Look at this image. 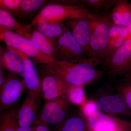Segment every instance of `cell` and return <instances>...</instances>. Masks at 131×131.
<instances>
[{"label":"cell","instance_id":"3957f363","mask_svg":"<svg viewBox=\"0 0 131 131\" xmlns=\"http://www.w3.org/2000/svg\"><path fill=\"white\" fill-rule=\"evenodd\" d=\"M0 27L1 40L5 42L7 46L24 52L35 63L44 65L54 62L30 40L7 28Z\"/></svg>","mask_w":131,"mask_h":131},{"label":"cell","instance_id":"ac0fdd59","mask_svg":"<svg viewBox=\"0 0 131 131\" xmlns=\"http://www.w3.org/2000/svg\"><path fill=\"white\" fill-rule=\"evenodd\" d=\"M0 26L15 32H30L31 30L29 24L20 23L11 13L4 9H0Z\"/></svg>","mask_w":131,"mask_h":131},{"label":"cell","instance_id":"f1b7e54d","mask_svg":"<svg viewBox=\"0 0 131 131\" xmlns=\"http://www.w3.org/2000/svg\"><path fill=\"white\" fill-rule=\"evenodd\" d=\"M81 106L82 114L87 119L92 114L98 112V109L99 108L97 103L88 100H87Z\"/></svg>","mask_w":131,"mask_h":131},{"label":"cell","instance_id":"277c9868","mask_svg":"<svg viewBox=\"0 0 131 131\" xmlns=\"http://www.w3.org/2000/svg\"><path fill=\"white\" fill-rule=\"evenodd\" d=\"M113 25L110 17V12L103 13L96 16L90 41L91 59L101 64L102 58L109 41L110 28Z\"/></svg>","mask_w":131,"mask_h":131},{"label":"cell","instance_id":"1f68e13d","mask_svg":"<svg viewBox=\"0 0 131 131\" xmlns=\"http://www.w3.org/2000/svg\"><path fill=\"white\" fill-rule=\"evenodd\" d=\"M119 131H131V122L123 121L122 127Z\"/></svg>","mask_w":131,"mask_h":131},{"label":"cell","instance_id":"ffe728a7","mask_svg":"<svg viewBox=\"0 0 131 131\" xmlns=\"http://www.w3.org/2000/svg\"><path fill=\"white\" fill-rule=\"evenodd\" d=\"M47 1L43 0H22L18 8L12 15L19 19L25 18L41 8Z\"/></svg>","mask_w":131,"mask_h":131},{"label":"cell","instance_id":"e0dca14e","mask_svg":"<svg viewBox=\"0 0 131 131\" xmlns=\"http://www.w3.org/2000/svg\"><path fill=\"white\" fill-rule=\"evenodd\" d=\"M35 28L45 37L52 39H57L65 31L66 26L64 22L53 24L49 23L42 19L38 23Z\"/></svg>","mask_w":131,"mask_h":131},{"label":"cell","instance_id":"8d00e7d4","mask_svg":"<svg viewBox=\"0 0 131 131\" xmlns=\"http://www.w3.org/2000/svg\"></svg>","mask_w":131,"mask_h":131},{"label":"cell","instance_id":"d6a6232c","mask_svg":"<svg viewBox=\"0 0 131 131\" xmlns=\"http://www.w3.org/2000/svg\"><path fill=\"white\" fill-rule=\"evenodd\" d=\"M2 67L1 66V69H0V86H1L3 82L4 81L5 79V75H4V73L3 71Z\"/></svg>","mask_w":131,"mask_h":131},{"label":"cell","instance_id":"30bf717a","mask_svg":"<svg viewBox=\"0 0 131 131\" xmlns=\"http://www.w3.org/2000/svg\"><path fill=\"white\" fill-rule=\"evenodd\" d=\"M45 74L40 80V94L46 102L66 96L72 86L58 77Z\"/></svg>","mask_w":131,"mask_h":131},{"label":"cell","instance_id":"d590c367","mask_svg":"<svg viewBox=\"0 0 131 131\" xmlns=\"http://www.w3.org/2000/svg\"><path fill=\"white\" fill-rule=\"evenodd\" d=\"M125 78H131V74H129L127 75L125 77Z\"/></svg>","mask_w":131,"mask_h":131},{"label":"cell","instance_id":"44dd1931","mask_svg":"<svg viewBox=\"0 0 131 131\" xmlns=\"http://www.w3.org/2000/svg\"><path fill=\"white\" fill-rule=\"evenodd\" d=\"M118 0H81L84 5L95 16L103 13L110 12Z\"/></svg>","mask_w":131,"mask_h":131},{"label":"cell","instance_id":"4316f807","mask_svg":"<svg viewBox=\"0 0 131 131\" xmlns=\"http://www.w3.org/2000/svg\"><path fill=\"white\" fill-rule=\"evenodd\" d=\"M129 37V30L126 27L114 25L111 27L109 32V39L118 37H122L126 39Z\"/></svg>","mask_w":131,"mask_h":131},{"label":"cell","instance_id":"4dcf8cb0","mask_svg":"<svg viewBox=\"0 0 131 131\" xmlns=\"http://www.w3.org/2000/svg\"><path fill=\"white\" fill-rule=\"evenodd\" d=\"M33 131H50L46 125L37 124L32 127Z\"/></svg>","mask_w":131,"mask_h":131},{"label":"cell","instance_id":"d6986e66","mask_svg":"<svg viewBox=\"0 0 131 131\" xmlns=\"http://www.w3.org/2000/svg\"><path fill=\"white\" fill-rule=\"evenodd\" d=\"M82 114L71 115L64 121L59 131H90Z\"/></svg>","mask_w":131,"mask_h":131},{"label":"cell","instance_id":"6da1fadb","mask_svg":"<svg viewBox=\"0 0 131 131\" xmlns=\"http://www.w3.org/2000/svg\"><path fill=\"white\" fill-rule=\"evenodd\" d=\"M100 64L89 58L70 61H60L42 65L46 74L55 75L71 86L83 87L92 83L104 74L102 70L97 69Z\"/></svg>","mask_w":131,"mask_h":131},{"label":"cell","instance_id":"836d02e7","mask_svg":"<svg viewBox=\"0 0 131 131\" xmlns=\"http://www.w3.org/2000/svg\"><path fill=\"white\" fill-rule=\"evenodd\" d=\"M17 131H33V129L32 127H19Z\"/></svg>","mask_w":131,"mask_h":131},{"label":"cell","instance_id":"8fae6325","mask_svg":"<svg viewBox=\"0 0 131 131\" xmlns=\"http://www.w3.org/2000/svg\"><path fill=\"white\" fill-rule=\"evenodd\" d=\"M13 48L18 53L23 61V80L28 93L39 97L40 94V80L33 61L24 52Z\"/></svg>","mask_w":131,"mask_h":131},{"label":"cell","instance_id":"52a82bcc","mask_svg":"<svg viewBox=\"0 0 131 131\" xmlns=\"http://www.w3.org/2000/svg\"><path fill=\"white\" fill-rule=\"evenodd\" d=\"M70 102L67 99L62 98L46 102L35 122L37 124L57 125L67 118L69 110Z\"/></svg>","mask_w":131,"mask_h":131},{"label":"cell","instance_id":"cb8c5ba5","mask_svg":"<svg viewBox=\"0 0 131 131\" xmlns=\"http://www.w3.org/2000/svg\"><path fill=\"white\" fill-rule=\"evenodd\" d=\"M67 99L70 103L81 106L87 100L83 87H71L66 95Z\"/></svg>","mask_w":131,"mask_h":131},{"label":"cell","instance_id":"8992f818","mask_svg":"<svg viewBox=\"0 0 131 131\" xmlns=\"http://www.w3.org/2000/svg\"><path fill=\"white\" fill-rule=\"evenodd\" d=\"M96 21V16L95 19L79 18L64 21L78 43L83 49L88 58L91 59L90 39Z\"/></svg>","mask_w":131,"mask_h":131},{"label":"cell","instance_id":"9a60e30c","mask_svg":"<svg viewBox=\"0 0 131 131\" xmlns=\"http://www.w3.org/2000/svg\"><path fill=\"white\" fill-rule=\"evenodd\" d=\"M1 66L14 74L23 77L24 68L22 59L17 52L10 46L1 50Z\"/></svg>","mask_w":131,"mask_h":131},{"label":"cell","instance_id":"d4e9b609","mask_svg":"<svg viewBox=\"0 0 131 131\" xmlns=\"http://www.w3.org/2000/svg\"><path fill=\"white\" fill-rule=\"evenodd\" d=\"M128 1L118 0L110 12V17L113 25L122 26V16Z\"/></svg>","mask_w":131,"mask_h":131},{"label":"cell","instance_id":"7a4b0ae2","mask_svg":"<svg viewBox=\"0 0 131 131\" xmlns=\"http://www.w3.org/2000/svg\"><path fill=\"white\" fill-rule=\"evenodd\" d=\"M82 18L95 19L96 16L83 5L51 4L44 7L29 25L32 29L42 19L49 23L58 24L65 20Z\"/></svg>","mask_w":131,"mask_h":131},{"label":"cell","instance_id":"5bb4252c","mask_svg":"<svg viewBox=\"0 0 131 131\" xmlns=\"http://www.w3.org/2000/svg\"><path fill=\"white\" fill-rule=\"evenodd\" d=\"M39 97L27 93L24 103L17 112L19 127H30L35 122L37 101Z\"/></svg>","mask_w":131,"mask_h":131},{"label":"cell","instance_id":"4fadbf2b","mask_svg":"<svg viewBox=\"0 0 131 131\" xmlns=\"http://www.w3.org/2000/svg\"><path fill=\"white\" fill-rule=\"evenodd\" d=\"M90 131H119L123 121L98 112L87 119Z\"/></svg>","mask_w":131,"mask_h":131},{"label":"cell","instance_id":"e575fe53","mask_svg":"<svg viewBox=\"0 0 131 131\" xmlns=\"http://www.w3.org/2000/svg\"><path fill=\"white\" fill-rule=\"evenodd\" d=\"M127 28L128 29L129 32V37L131 35V21L130 24H129V25L127 27Z\"/></svg>","mask_w":131,"mask_h":131},{"label":"cell","instance_id":"5b68a950","mask_svg":"<svg viewBox=\"0 0 131 131\" xmlns=\"http://www.w3.org/2000/svg\"><path fill=\"white\" fill-rule=\"evenodd\" d=\"M87 58H88L86 54L66 26L63 34L57 39L53 51L54 62L75 61Z\"/></svg>","mask_w":131,"mask_h":131},{"label":"cell","instance_id":"9c48e42d","mask_svg":"<svg viewBox=\"0 0 131 131\" xmlns=\"http://www.w3.org/2000/svg\"><path fill=\"white\" fill-rule=\"evenodd\" d=\"M25 86L24 80L15 75L6 77L0 88V106L6 109L13 105L20 98Z\"/></svg>","mask_w":131,"mask_h":131},{"label":"cell","instance_id":"ba28073f","mask_svg":"<svg viewBox=\"0 0 131 131\" xmlns=\"http://www.w3.org/2000/svg\"><path fill=\"white\" fill-rule=\"evenodd\" d=\"M131 58V35L112 57L101 63L104 74L113 78L125 66Z\"/></svg>","mask_w":131,"mask_h":131},{"label":"cell","instance_id":"83f0119b","mask_svg":"<svg viewBox=\"0 0 131 131\" xmlns=\"http://www.w3.org/2000/svg\"><path fill=\"white\" fill-rule=\"evenodd\" d=\"M22 0H1L0 8L8 11L12 14L18 9Z\"/></svg>","mask_w":131,"mask_h":131},{"label":"cell","instance_id":"484cf974","mask_svg":"<svg viewBox=\"0 0 131 131\" xmlns=\"http://www.w3.org/2000/svg\"><path fill=\"white\" fill-rule=\"evenodd\" d=\"M126 39L122 37L113 38L109 39V42L102 58L101 63L109 58L120 48Z\"/></svg>","mask_w":131,"mask_h":131},{"label":"cell","instance_id":"2e32d148","mask_svg":"<svg viewBox=\"0 0 131 131\" xmlns=\"http://www.w3.org/2000/svg\"><path fill=\"white\" fill-rule=\"evenodd\" d=\"M15 32L18 35L30 40L37 46L41 51L54 62L53 51L54 47L57 43L56 39H52L46 37L35 29L32 33L21 31Z\"/></svg>","mask_w":131,"mask_h":131},{"label":"cell","instance_id":"7402d4cb","mask_svg":"<svg viewBox=\"0 0 131 131\" xmlns=\"http://www.w3.org/2000/svg\"><path fill=\"white\" fill-rule=\"evenodd\" d=\"M0 124V131H18L19 126L17 112L12 110L3 113Z\"/></svg>","mask_w":131,"mask_h":131},{"label":"cell","instance_id":"f546056e","mask_svg":"<svg viewBox=\"0 0 131 131\" xmlns=\"http://www.w3.org/2000/svg\"><path fill=\"white\" fill-rule=\"evenodd\" d=\"M131 73V58L125 66L120 71L117 77H125Z\"/></svg>","mask_w":131,"mask_h":131},{"label":"cell","instance_id":"603a6c76","mask_svg":"<svg viewBox=\"0 0 131 131\" xmlns=\"http://www.w3.org/2000/svg\"><path fill=\"white\" fill-rule=\"evenodd\" d=\"M124 78L115 82L114 86L131 110V78Z\"/></svg>","mask_w":131,"mask_h":131},{"label":"cell","instance_id":"7c38bea8","mask_svg":"<svg viewBox=\"0 0 131 131\" xmlns=\"http://www.w3.org/2000/svg\"><path fill=\"white\" fill-rule=\"evenodd\" d=\"M97 104L100 109L108 114L131 117V110L119 95H104L99 98Z\"/></svg>","mask_w":131,"mask_h":131}]
</instances>
